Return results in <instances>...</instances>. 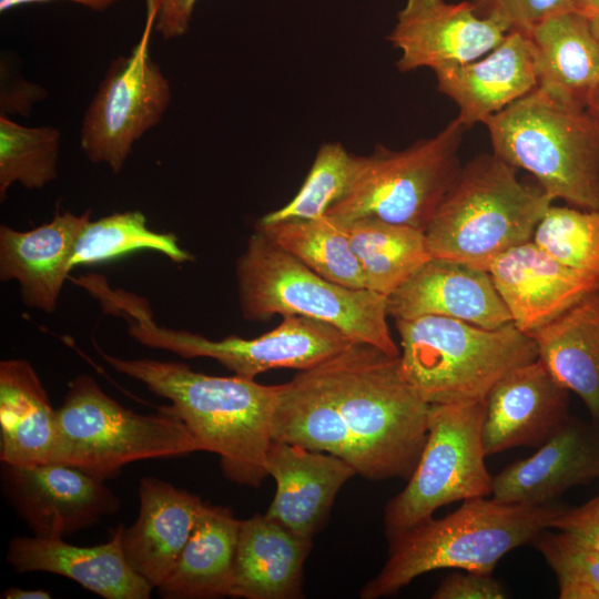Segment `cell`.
<instances>
[{"label":"cell","instance_id":"cell-1","mask_svg":"<svg viewBox=\"0 0 599 599\" xmlns=\"http://www.w3.org/2000/svg\"><path fill=\"white\" fill-rule=\"evenodd\" d=\"M98 351L115 372L169 399V408L186 425L200 450L220 456L229 480L258 487L268 476L265 459L281 385H262L237 375H206L179 362L124 359Z\"/></svg>","mask_w":599,"mask_h":599},{"label":"cell","instance_id":"cell-2","mask_svg":"<svg viewBox=\"0 0 599 599\" xmlns=\"http://www.w3.org/2000/svg\"><path fill=\"white\" fill-rule=\"evenodd\" d=\"M315 369L351 434L356 473L408 479L427 439L430 404L403 374L399 356L354 342Z\"/></svg>","mask_w":599,"mask_h":599},{"label":"cell","instance_id":"cell-3","mask_svg":"<svg viewBox=\"0 0 599 599\" xmlns=\"http://www.w3.org/2000/svg\"><path fill=\"white\" fill-rule=\"evenodd\" d=\"M544 505L504 504L494 498L466 499L440 519L430 518L406 530L388 535V559L380 572L367 582L361 598L393 595L428 571L457 568L494 571L509 551L550 529L562 509Z\"/></svg>","mask_w":599,"mask_h":599},{"label":"cell","instance_id":"cell-4","mask_svg":"<svg viewBox=\"0 0 599 599\" xmlns=\"http://www.w3.org/2000/svg\"><path fill=\"white\" fill-rule=\"evenodd\" d=\"M517 170L494 153L461 166L424 231L433 257L486 270L498 255L532 240L554 200L539 185L522 183Z\"/></svg>","mask_w":599,"mask_h":599},{"label":"cell","instance_id":"cell-5","mask_svg":"<svg viewBox=\"0 0 599 599\" xmlns=\"http://www.w3.org/2000/svg\"><path fill=\"white\" fill-rule=\"evenodd\" d=\"M235 275L245 319L314 318L337 327L355 343L400 355L387 323L386 295L321 276L257 230L236 261Z\"/></svg>","mask_w":599,"mask_h":599},{"label":"cell","instance_id":"cell-6","mask_svg":"<svg viewBox=\"0 0 599 599\" xmlns=\"http://www.w3.org/2000/svg\"><path fill=\"white\" fill-rule=\"evenodd\" d=\"M493 153L529 172L552 200L599 209V124L537 88L489 116Z\"/></svg>","mask_w":599,"mask_h":599},{"label":"cell","instance_id":"cell-7","mask_svg":"<svg viewBox=\"0 0 599 599\" xmlns=\"http://www.w3.org/2000/svg\"><path fill=\"white\" fill-rule=\"evenodd\" d=\"M395 325L403 374L430 405L484 400L506 374L538 358L534 338L514 323L486 328L426 315Z\"/></svg>","mask_w":599,"mask_h":599},{"label":"cell","instance_id":"cell-8","mask_svg":"<svg viewBox=\"0 0 599 599\" xmlns=\"http://www.w3.org/2000/svg\"><path fill=\"white\" fill-rule=\"evenodd\" d=\"M93 296L103 313L126 323L129 336L139 344L182 358H212L248 379L275 368L315 367L354 343L331 324L297 315L283 316L274 329L254 338L231 335L214 341L159 325L145 297L112 287L108 281L97 286Z\"/></svg>","mask_w":599,"mask_h":599},{"label":"cell","instance_id":"cell-9","mask_svg":"<svg viewBox=\"0 0 599 599\" xmlns=\"http://www.w3.org/2000/svg\"><path fill=\"white\" fill-rule=\"evenodd\" d=\"M57 413V440L50 463L72 466L103 481L133 461L200 450L186 425L169 406L156 414H138L106 395L85 374L69 383Z\"/></svg>","mask_w":599,"mask_h":599},{"label":"cell","instance_id":"cell-10","mask_svg":"<svg viewBox=\"0 0 599 599\" xmlns=\"http://www.w3.org/2000/svg\"><path fill=\"white\" fill-rule=\"evenodd\" d=\"M466 130L455 118L404 150L376 145L359 155L348 192L327 215L341 222L376 217L425 231L463 166L458 152Z\"/></svg>","mask_w":599,"mask_h":599},{"label":"cell","instance_id":"cell-11","mask_svg":"<svg viewBox=\"0 0 599 599\" xmlns=\"http://www.w3.org/2000/svg\"><path fill=\"white\" fill-rule=\"evenodd\" d=\"M486 399L432 404L427 439L406 487L385 507L386 535L433 518L450 502L491 495L483 425Z\"/></svg>","mask_w":599,"mask_h":599},{"label":"cell","instance_id":"cell-12","mask_svg":"<svg viewBox=\"0 0 599 599\" xmlns=\"http://www.w3.org/2000/svg\"><path fill=\"white\" fill-rule=\"evenodd\" d=\"M154 21L153 14H146L140 41L129 55L112 61L83 116L82 151L90 162L106 164L114 174L171 103V84L150 54Z\"/></svg>","mask_w":599,"mask_h":599},{"label":"cell","instance_id":"cell-13","mask_svg":"<svg viewBox=\"0 0 599 599\" xmlns=\"http://www.w3.org/2000/svg\"><path fill=\"white\" fill-rule=\"evenodd\" d=\"M2 481L13 508L39 537L63 538L121 507L103 480L64 464H3Z\"/></svg>","mask_w":599,"mask_h":599},{"label":"cell","instance_id":"cell-14","mask_svg":"<svg viewBox=\"0 0 599 599\" xmlns=\"http://www.w3.org/2000/svg\"><path fill=\"white\" fill-rule=\"evenodd\" d=\"M506 32L480 18L471 1L405 0L387 40L399 50L405 73L475 61L497 47Z\"/></svg>","mask_w":599,"mask_h":599},{"label":"cell","instance_id":"cell-15","mask_svg":"<svg viewBox=\"0 0 599 599\" xmlns=\"http://www.w3.org/2000/svg\"><path fill=\"white\" fill-rule=\"evenodd\" d=\"M514 325L529 336L599 292V282L573 271L532 240L494 258L487 266Z\"/></svg>","mask_w":599,"mask_h":599},{"label":"cell","instance_id":"cell-16","mask_svg":"<svg viewBox=\"0 0 599 599\" xmlns=\"http://www.w3.org/2000/svg\"><path fill=\"white\" fill-rule=\"evenodd\" d=\"M568 393L539 358L506 374L486 397V455L542 445L569 418Z\"/></svg>","mask_w":599,"mask_h":599},{"label":"cell","instance_id":"cell-17","mask_svg":"<svg viewBox=\"0 0 599 599\" xmlns=\"http://www.w3.org/2000/svg\"><path fill=\"white\" fill-rule=\"evenodd\" d=\"M387 311L395 321L437 315L486 328L512 323L486 270L443 257L429 258L388 295Z\"/></svg>","mask_w":599,"mask_h":599},{"label":"cell","instance_id":"cell-18","mask_svg":"<svg viewBox=\"0 0 599 599\" xmlns=\"http://www.w3.org/2000/svg\"><path fill=\"white\" fill-rule=\"evenodd\" d=\"M598 478L599 426L569 416L532 456L493 477L491 496L504 504L544 505Z\"/></svg>","mask_w":599,"mask_h":599},{"label":"cell","instance_id":"cell-19","mask_svg":"<svg viewBox=\"0 0 599 599\" xmlns=\"http://www.w3.org/2000/svg\"><path fill=\"white\" fill-rule=\"evenodd\" d=\"M437 90L458 108L456 119L470 129L500 112L537 87L529 34L510 31L481 58L434 71Z\"/></svg>","mask_w":599,"mask_h":599},{"label":"cell","instance_id":"cell-20","mask_svg":"<svg viewBox=\"0 0 599 599\" xmlns=\"http://www.w3.org/2000/svg\"><path fill=\"white\" fill-rule=\"evenodd\" d=\"M123 525L110 539L79 547L62 538L14 537L7 561L18 572L45 571L70 578L105 599H149L152 585L138 573L123 551Z\"/></svg>","mask_w":599,"mask_h":599},{"label":"cell","instance_id":"cell-21","mask_svg":"<svg viewBox=\"0 0 599 599\" xmlns=\"http://www.w3.org/2000/svg\"><path fill=\"white\" fill-rule=\"evenodd\" d=\"M90 216L91 211H64L29 231L0 226V280L18 283L24 305L44 313L57 309L77 238Z\"/></svg>","mask_w":599,"mask_h":599},{"label":"cell","instance_id":"cell-22","mask_svg":"<svg viewBox=\"0 0 599 599\" xmlns=\"http://www.w3.org/2000/svg\"><path fill=\"white\" fill-rule=\"evenodd\" d=\"M265 467L276 481L265 515L308 539L324 525L341 487L356 474L337 456L276 440L267 449Z\"/></svg>","mask_w":599,"mask_h":599},{"label":"cell","instance_id":"cell-23","mask_svg":"<svg viewBox=\"0 0 599 599\" xmlns=\"http://www.w3.org/2000/svg\"><path fill=\"white\" fill-rule=\"evenodd\" d=\"M139 516L123 529L132 568L158 588L171 573L204 506L202 499L156 477L139 484Z\"/></svg>","mask_w":599,"mask_h":599},{"label":"cell","instance_id":"cell-24","mask_svg":"<svg viewBox=\"0 0 599 599\" xmlns=\"http://www.w3.org/2000/svg\"><path fill=\"white\" fill-rule=\"evenodd\" d=\"M311 546L312 539L266 515L241 520L230 597H302L303 565Z\"/></svg>","mask_w":599,"mask_h":599},{"label":"cell","instance_id":"cell-25","mask_svg":"<svg viewBox=\"0 0 599 599\" xmlns=\"http://www.w3.org/2000/svg\"><path fill=\"white\" fill-rule=\"evenodd\" d=\"M537 89L572 108L587 109L599 83V40L592 20L578 11L552 16L529 33Z\"/></svg>","mask_w":599,"mask_h":599},{"label":"cell","instance_id":"cell-26","mask_svg":"<svg viewBox=\"0 0 599 599\" xmlns=\"http://www.w3.org/2000/svg\"><path fill=\"white\" fill-rule=\"evenodd\" d=\"M57 409L27 359L0 362V460L12 466L51 461Z\"/></svg>","mask_w":599,"mask_h":599},{"label":"cell","instance_id":"cell-27","mask_svg":"<svg viewBox=\"0 0 599 599\" xmlns=\"http://www.w3.org/2000/svg\"><path fill=\"white\" fill-rule=\"evenodd\" d=\"M241 520L230 508L204 502L169 577L158 587L165 599L229 596Z\"/></svg>","mask_w":599,"mask_h":599},{"label":"cell","instance_id":"cell-28","mask_svg":"<svg viewBox=\"0 0 599 599\" xmlns=\"http://www.w3.org/2000/svg\"><path fill=\"white\" fill-rule=\"evenodd\" d=\"M555 379L577 394L599 426V292L530 335Z\"/></svg>","mask_w":599,"mask_h":599},{"label":"cell","instance_id":"cell-29","mask_svg":"<svg viewBox=\"0 0 599 599\" xmlns=\"http://www.w3.org/2000/svg\"><path fill=\"white\" fill-rule=\"evenodd\" d=\"M271 437L337 456L355 469L351 434L315 367L298 370L290 382L281 384Z\"/></svg>","mask_w":599,"mask_h":599},{"label":"cell","instance_id":"cell-30","mask_svg":"<svg viewBox=\"0 0 599 599\" xmlns=\"http://www.w3.org/2000/svg\"><path fill=\"white\" fill-rule=\"evenodd\" d=\"M343 223L367 290L388 296L433 257L422 230L376 217Z\"/></svg>","mask_w":599,"mask_h":599},{"label":"cell","instance_id":"cell-31","mask_svg":"<svg viewBox=\"0 0 599 599\" xmlns=\"http://www.w3.org/2000/svg\"><path fill=\"white\" fill-rule=\"evenodd\" d=\"M255 230L321 276L351 288H366L345 224L329 215L272 224Z\"/></svg>","mask_w":599,"mask_h":599},{"label":"cell","instance_id":"cell-32","mask_svg":"<svg viewBox=\"0 0 599 599\" xmlns=\"http://www.w3.org/2000/svg\"><path fill=\"white\" fill-rule=\"evenodd\" d=\"M139 250L160 252L177 264L193 260L179 245L174 234L151 230L141 211H125L90 220L84 225L75 242L71 270L95 265Z\"/></svg>","mask_w":599,"mask_h":599},{"label":"cell","instance_id":"cell-33","mask_svg":"<svg viewBox=\"0 0 599 599\" xmlns=\"http://www.w3.org/2000/svg\"><path fill=\"white\" fill-rule=\"evenodd\" d=\"M60 132L53 126H26L0 116V200L19 183L39 190L58 176Z\"/></svg>","mask_w":599,"mask_h":599},{"label":"cell","instance_id":"cell-34","mask_svg":"<svg viewBox=\"0 0 599 599\" xmlns=\"http://www.w3.org/2000/svg\"><path fill=\"white\" fill-rule=\"evenodd\" d=\"M358 165L359 155L349 153L342 143H323L295 196L284 206L265 214L258 222L272 224L326 215L348 192Z\"/></svg>","mask_w":599,"mask_h":599},{"label":"cell","instance_id":"cell-35","mask_svg":"<svg viewBox=\"0 0 599 599\" xmlns=\"http://www.w3.org/2000/svg\"><path fill=\"white\" fill-rule=\"evenodd\" d=\"M532 241L565 266L599 282V209L551 204Z\"/></svg>","mask_w":599,"mask_h":599},{"label":"cell","instance_id":"cell-36","mask_svg":"<svg viewBox=\"0 0 599 599\" xmlns=\"http://www.w3.org/2000/svg\"><path fill=\"white\" fill-rule=\"evenodd\" d=\"M546 529L534 547L554 571L560 599H599V551L573 535Z\"/></svg>","mask_w":599,"mask_h":599},{"label":"cell","instance_id":"cell-37","mask_svg":"<svg viewBox=\"0 0 599 599\" xmlns=\"http://www.w3.org/2000/svg\"><path fill=\"white\" fill-rule=\"evenodd\" d=\"M476 13L504 32L529 33L538 23L556 14L577 11L573 0H471Z\"/></svg>","mask_w":599,"mask_h":599},{"label":"cell","instance_id":"cell-38","mask_svg":"<svg viewBox=\"0 0 599 599\" xmlns=\"http://www.w3.org/2000/svg\"><path fill=\"white\" fill-rule=\"evenodd\" d=\"M434 599H504L506 592L491 572L465 570L446 577L432 596Z\"/></svg>","mask_w":599,"mask_h":599},{"label":"cell","instance_id":"cell-39","mask_svg":"<svg viewBox=\"0 0 599 599\" xmlns=\"http://www.w3.org/2000/svg\"><path fill=\"white\" fill-rule=\"evenodd\" d=\"M550 529L569 532L599 551V494L579 507H564Z\"/></svg>","mask_w":599,"mask_h":599},{"label":"cell","instance_id":"cell-40","mask_svg":"<svg viewBox=\"0 0 599 599\" xmlns=\"http://www.w3.org/2000/svg\"><path fill=\"white\" fill-rule=\"evenodd\" d=\"M196 0H159L154 28L165 40L184 35Z\"/></svg>","mask_w":599,"mask_h":599},{"label":"cell","instance_id":"cell-41","mask_svg":"<svg viewBox=\"0 0 599 599\" xmlns=\"http://www.w3.org/2000/svg\"><path fill=\"white\" fill-rule=\"evenodd\" d=\"M17 89H1V101L9 100L8 102L1 104V111L4 112L18 113V114H28L31 106L45 95V91L37 85L29 83L27 81L18 80L16 81Z\"/></svg>","mask_w":599,"mask_h":599},{"label":"cell","instance_id":"cell-42","mask_svg":"<svg viewBox=\"0 0 599 599\" xmlns=\"http://www.w3.org/2000/svg\"><path fill=\"white\" fill-rule=\"evenodd\" d=\"M44 1H50V0H0V11L4 12L18 6L35 3V2H44ZM71 1L80 3L92 10L101 11L109 8L110 6L114 4L115 2L120 0H71Z\"/></svg>","mask_w":599,"mask_h":599},{"label":"cell","instance_id":"cell-43","mask_svg":"<svg viewBox=\"0 0 599 599\" xmlns=\"http://www.w3.org/2000/svg\"><path fill=\"white\" fill-rule=\"evenodd\" d=\"M2 599H50V592L38 590H26L17 587L7 588L0 596Z\"/></svg>","mask_w":599,"mask_h":599},{"label":"cell","instance_id":"cell-44","mask_svg":"<svg viewBox=\"0 0 599 599\" xmlns=\"http://www.w3.org/2000/svg\"><path fill=\"white\" fill-rule=\"evenodd\" d=\"M573 4L578 12L599 21V0H573Z\"/></svg>","mask_w":599,"mask_h":599},{"label":"cell","instance_id":"cell-45","mask_svg":"<svg viewBox=\"0 0 599 599\" xmlns=\"http://www.w3.org/2000/svg\"><path fill=\"white\" fill-rule=\"evenodd\" d=\"M592 28L599 40V21L598 20H592ZM587 110L599 124V83L597 84L596 89L593 90L589 99Z\"/></svg>","mask_w":599,"mask_h":599},{"label":"cell","instance_id":"cell-46","mask_svg":"<svg viewBox=\"0 0 599 599\" xmlns=\"http://www.w3.org/2000/svg\"><path fill=\"white\" fill-rule=\"evenodd\" d=\"M148 8H156L159 11V0H146Z\"/></svg>","mask_w":599,"mask_h":599}]
</instances>
